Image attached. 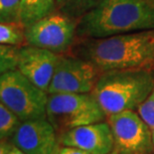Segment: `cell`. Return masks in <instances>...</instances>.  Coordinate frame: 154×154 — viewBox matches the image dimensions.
Segmentation results:
<instances>
[{"mask_svg":"<svg viewBox=\"0 0 154 154\" xmlns=\"http://www.w3.org/2000/svg\"><path fill=\"white\" fill-rule=\"evenodd\" d=\"M76 53L94 63L101 73L112 70L154 71V28L86 39L77 46Z\"/></svg>","mask_w":154,"mask_h":154,"instance_id":"obj_1","label":"cell"},{"mask_svg":"<svg viewBox=\"0 0 154 154\" xmlns=\"http://www.w3.org/2000/svg\"><path fill=\"white\" fill-rule=\"evenodd\" d=\"M154 28V0H103L78 21L77 35L104 38Z\"/></svg>","mask_w":154,"mask_h":154,"instance_id":"obj_2","label":"cell"},{"mask_svg":"<svg viewBox=\"0 0 154 154\" xmlns=\"http://www.w3.org/2000/svg\"><path fill=\"white\" fill-rule=\"evenodd\" d=\"M154 88V71L112 70L103 72L91 94L106 114L135 110Z\"/></svg>","mask_w":154,"mask_h":154,"instance_id":"obj_3","label":"cell"},{"mask_svg":"<svg viewBox=\"0 0 154 154\" xmlns=\"http://www.w3.org/2000/svg\"><path fill=\"white\" fill-rule=\"evenodd\" d=\"M46 114L58 135L75 127L100 122L106 117L91 93L48 94Z\"/></svg>","mask_w":154,"mask_h":154,"instance_id":"obj_4","label":"cell"},{"mask_svg":"<svg viewBox=\"0 0 154 154\" xmlns=\"http://www.w3.org/2000/svg\"><path fill=\"white\" fill-rule=\"evenodd\" d=\"M0 101L21 121L47 117L48 93L35 86L17 69L0 76Z\"/></svg>","mask_w":154,"mask_h":154,"instance_id":"obj_5","label":"cell"},{"mask_svg":"<svg viewBox=\"0 0 154 154\" xmlns=\"http://www.w3.org/2000/svg\"><path fill=\"white\" fill-rule=\"evenodd\" d=\"M77 27L78 20L55 10L25 28L26 42L60 54L73 45Z\"/></svg>","mask_w":154,"mask_h":154,"instance_id":"obj_6","label":"cell"},{"mask_svg":"<svg viewBox=\"0 0 154 154\" xmlns=\"http://www.w3.org/2000/svg\"><path fill=\"white\" fill-rule=\"evenodd\" d=\"M114 149L125 154H154L152 134L138 112L124 110L107 116Z\"/></svg>","mask_w":154,"mask_h":154,"instance_id":"obj_7","label":"cell"},{"mask_svg":"<svg viewBox=\"0 0 154 154\" xmlns=\"http://www.w3.org/2000/svg\"><path fill=\"white\" fill-rule=\"evenodd\" d=\"M100 74V69L86 59L61 56L48 94L91 93Z\"/></svg>","mask_w":154,"mask_h":154,"instance_id":"obj_8","label":"cell"},{"mask_svg":"<svg viewBox=\"0 0 154 154\" xmlns=\"http://www.w3.org/2000/svg\"><path fill=\"white\" fill-rule=\"evenodd\" d=\"M61 55L43 48L25 45L19 47L17 70L35 86L48 93Z\"/></svg>","mask_w":154,"mask_h":154,"instance_id":"obj_9","label":"cell"},{"mask_svg":"<svg viewBox=\"0 0 154 154\" xmlns=\"http://www.w3.org/2000/svg\"><path fill=\"white\" fill-rule=\"evenodd\" d=\"M11 138L26 154H55L59 146L58 133L47 117L21 121Z\"/></svg>","mask_w":154,"mask_h":154,"instance_id":"obj_10","label":"cell"},{"mask_svg":"<svg viewBox=\"0 0 154 154\" xmlns=\"http://www.w3.org/2000/svg\"><path fill=\"white\" fill-rule=\"evenodd\" d=\"M59 144L77 147L91 154H109L114 149V139L109 122L82 125L59 134Z\"/></svg>","mask_w":154,"mask_h":154,"instance_id":"obj_11","label":"cell"},{"mask_svg":"<svg viewBox=\"0 0 154 154\" xmlns=\"http://www.w3.org/2000/svg\"><path fill=\"white\" fill-rule=\"evenodd\" d=\"M56 10V0H22L19 22L24 28Z\"/></svg>","mask_w":154,"mask_h":154,"instance_id":"obj_12","label":"cell"},{"mask_svg":"<svg viewBox=\"0 0 154 154\" xmlns=\"http://www.w3.org/2000/svg\"><path fill=\"white\" fill-rule=\"evenodd\" d=\"M101 1L103 0H56V10L79 21L97 7Z\"/></svg>","mask_w":154,"mask_h":154,"instance_id":"obj_13","label":"cell"},{"mask_svg":"<svg viewBox=\"0 0 154 154\" xmlns=\"http://www.w3.org/2000/svg\"><path fill=\"white\" fill-rule=\"evenodd\" d=\"M0 44L15 47L27 45L25 28L20 23L0 21Z\"/></svg>","mask_w":154,"mask_h":154,"instance_id":"obj_14","label":"cell"},{"mask_svg":"<svg viewBox=\"0 0 154 154\" xmlns=\"http://www.w3.org/2000/svg\"><path fill=\"white\" fill-rule=\"evenodd\" d=\"M20 123L18 116L0 101V140L12 136Z\"/></svg>","mask_w":154,"mask_h":154,"instance_id":"obj_15","label":"cell"},{"mask_svg":"<svg viewBox=\"0 0 154 154\" xmlns=\"http://www.w3.org/2000/svg\"><path fill=\"white\" fill-rule=\"evenodd\" d=\"M19 47L0 44V76L17 69Z\"/></svg>","mask_w":154,"mask_h":154,"instance_id":"obj_16","label":"cell"},{"mask_svg":"<svg viewBox=\"0 0 154 154\" xmlns=\"http://www.w3.org/2000/svg\"><path fill=\"white\" fill-rule=\"evenodd\" d=\"M22 0H0V21L19 22Z\"/></svg>","mask_w":154,"mask_h":154,"instance_id":"obj_17","label":"cell"},{"mask_svg":"<svg viewBox=\"0 0 154 154\" xmlns=\"http://www.w3.org/2000/svg\"><path fill=\"white\" fill-rule=\"evenodd\" d=\"M136 110L140 117L148 125L152 134V139L154 143V88L149 96L147 97V99L140 104Z\"/></svg>","mask_w":154,"mask_h":154,"instance_id":"obj_18","label":"cell"},{"mask_svg":"<svg viewBox=\"0 0 154 154\" xmlns=\"http://www.w3.org/2000/svg\"><path fill=\"white\" fill-rule=\"evenodd\" d=\"M55 154H91L85 150H82L77 147H72V146H65L59 144V146L56 149Z\"/></svg>","mask_w":154,"mask_h":154,"instance_id":"obj_19","label":"cell"},{"mask_svg":"<svg viewBox=\"0 0 154 154\" xmlns=\"http://www.w3.org/2000/svg\"><path fill=\"white\" fill-rule=\"evenodd\" d=\"M5 154H26L25 152H23L21 149H19L18 147H16L14 144L12 142L10 143V145H9L7 151H6Z\"/></svg>","mask_w":154,"mask_h":154,"instance_id":"obj_20","label":"cell"},{"mask_svg":"<svg viewBox=\"0 0 154 154\" xmlns=\"http://www.w3.org/2000/svg\"><path fill=\"white\" fill-rule=\"evenodd\" d=\"M9 145H10V142H9L7 139L0 140V154H5Z\"/></svg>","mask_w":154,"mask_h":154,"instance_id":"obj_21","label":"cell"},{"mask_svg":"<svg viewBox=\"0 0 154 154\" xmlns=\"http://www.w3.org/2000/svg\"><path fill=\"white\" fill-rule=\"evenodd\" d=\"M109 154H119V151H117V150H116V149H113V150H112V151H111L110 153H109Z\"/></svg>","mask_w":154,"mask_h":154,"instance_id":"obj_22","label":"cell"},{"mask_svg":"<svg viewBox=\"0 0 154 154\" xmlns=\"http://www.w3.org/2000/svg\"><path fill=\"white\" fill-rule=\"evenodd\" d=\"M121 154H125V153H121Z\"/></svg>","mask_w":154,"mask_h":154,"instance_id":"obj_23","label":"cell"}]
</instances>
